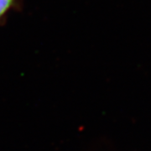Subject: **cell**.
<instances>
[{
	"mask_svg": "<svg viewBox=\"0 0 151 151\" xmlns=\"http://www.w3.org/2000/svg\"><path fill=\"white\" fill-rule=\"evenodd\" d=\"M20 0H0V25L5 23L11 12L19 9Z\"/></svg>",
	"mask_w": 151,
	"mask_h": 151,
	"instance_id": "1",
	"label": "cell"
}]
</instances>
